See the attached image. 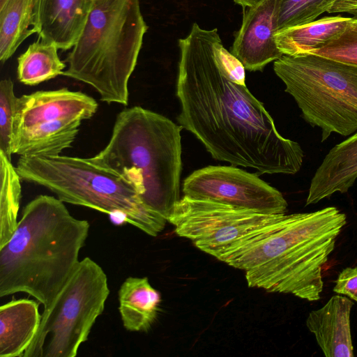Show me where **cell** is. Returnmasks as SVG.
<instances>
[{"mask_svg":"<svg viewBox=\"0 0 357 357\" xmlns=\"http://www.w3.org/2000/svg\"><path fill=\"white\" fill-rule=\"evenodd\" d=\"M219 36L217 29L194 23L189 34L178 40V122L215 160L259 174H296L304 157L301 146L278 132L264 104L245 85L222 73L214 54Z\"/></svg>","mask_w":357,"mask_h":357,"instance_id":"1","label":"cell"},{"mask_svg":"<svg viewBox=\"0 0 357 357\" xmlns=\"http://www.w3.org/2000/svg\"><path fill=\"white\" fill-rule=\"evenodd\" d=\"M347 223L335 206L309 213L282 214L246 234L216 257L245 271L250 287L320 299L321 271Z\"/></svg>","mask_w":357,"mask_h":357,"instance_id":"2","label":"cell"},{"mask_svg":"<svg viewBox=\"0 0 357 357\" xmlns=\"http://www.w3.org/2000/svg\"><path fill=\"white\" fill-rule=\"evenodd\" d=\"M63 203L40 195L24 207L14 233L0 247L1 297L24 292L47 308L75 271L90 225Z\"/></svg>","mask_w":357,"mask_h":357,"instance_id":"3","label":"cell"},{"mask_svg":"<svg viewBox=\"0 0 357 357\" xmlns=\"http://www.w3.org/2000/svg\"><path fill=\"white\" fill-rule=\"evenodd\" d=\"M183 128L140 106L118 114L111 137L91 163L119 175L167 220L179 201Z\"/></svg>","mask_w":357,"mask_h":357,"instance_id":"4","label":"cell"},{"mask_svg":"<svg viewBox=\"0 0 357 357\" xmlns=\"http://www.w3.org/2000/svg\"><path fill=\"white\" fill-rule=\"evenodd\" d=\"M139 0H91L62 75L86 83L102 102L128 104V82L147 31Z\"/></svg>","mask_w":357,"mask_h":357,"instance_id":"5","label":"cell"},{"mask_svg":"<svg viewBox=\"0 0 357 357\" xmlns=\"http://www.w3.org/2000/svg\"><path fill=\"white\" fill-rule=\"evenodd\" d=\"M20 178L43 186L64 203L108 214L113 222H126L156 236L167 220L149 209L123 178L86 158L66 155L20 156Z\"/></svg>","mask_w":357,"mask_h":357,"instance_id":"6","label":"cell"},{"mask_svg":"<svg viewBox=\"0 0 357 357\" xmlns=\"http://www.w3.org/2000/svg\"><path fill=\"white\" fill-rule=\"evenodd\" d=\"M273 69L303 119L321 129V142L357 130V67L305 53L283 54Z\"/></svg>","mask_w":357,"mask_h":357,"instance_id":"7","label":"cell"},{"mask_svg":"<svg viewBox=\"0 0 357 357\" xmlns=\"http://www.w3.org/2000/svg\"><path fill=\"white\" fill-rule=\"evenodd\" d=\"M109 294L103 269L89 257L77 268L48 307L23 357H75L88 340Z\"/></svg>","mask_w":357,"mask_h":357,"instance_id":"8","label":"cell"},{"mask_svg":"<svg viewBox=\"0 0 357 357\" xmlns=\"http://www.w3.org/2000/svg\"><path fill=\"white\" fill-rule=\"evenodd\" d=\"M281 215L183 196L167 222L174 225L177 235L190 239L200 250L216 258L236 241L275 222Z\"/></svg>","mask_w":357,"mask_h":357,"instance_id":"9","label":"cell"},{"mask_svg":"<svg viewBox=\"0 0 357 357\" xmlns=\"http://www.w3.org/2000/svg\"><path fill=\"white\" fill-rule=\"evenodd\" d=\"M184 196L269 214L285 213L282 193L235 166H208L195 171L183 184Z\"/></svg>","mask_w":357,"mask_h":357,"instance_id":"10","label":"cell"},{"mask_svg":"<svg viewBox=\"0 0 357 357\" xmlns=\"http://www.w3.org/2000/svg\"><path fill=\"white\" fill-rule=\"evenodd\" d=\"M98 107L92 97L67 88L23 95L17 100L13 132L59 120L82 121L91 118Z\"/></svg>","mask_w":357,"mask_h":357,"instance_id":"11","label":"cell"},{"mask_svg":"<svg viewBox=\"0 0 357 357\" xmlns=\"http://www.w3.org/2000/svg\"><path fill=\"white\" fill-rule=\"evenodd\" d=\"M274 5L275 0H263L248 7L234 39L231 53L250 71L262 70L283 55L275 39Z\"/></svg>","mask_w":357,"mask_h":357,"instance_id":"12","label":"cell"},{"mask_svg":"<svg viewBox=\"0 0 357 357\" xmlns=\"http://www.w3.org/2000/svg\"><path fill=\"white\" fill-rule=\"evenodd\" d=\"M91 0H35L33 30L41 40L68 50L84 27Z\"/></svg>","mask_w":357,"mask_h":357,"instance_id":"13","label":"cell"},{"mask_svg":"<svg viewBox=\"0 0 357 357\" xmlns=\"http://www.w3.org/2000/svg\"><path fill=\"white\" fill-rule=\"evenodd\" d=\"M354 303L333 296L321 308L311 311L306 326L326 357H354L350 314Z\"/></svg>","mask_w":357,"mask_h":357,"instance_id":"14","label":"cell"},{"mask_svg":"<svg viewBox=\"0 0 357 357\" xmlns=\"http://www.w3.org/2000/svg\"><path fill=\"white\" fill-rule=\"evenodd\" d=\"M357 179V132L333 147L316 170L306 205L316 204L333 193L347 192Z\"/></svg>","mask_w":357,"mask_h":357,"instance_id":"15","label":"cell"},{"mask_svg":"<svg viewBox=\"0 0 357 357\" xmlns=\"http://www.w3.org/2000/svg\"><path fill=\"white\" fill-rule=\"evenodd\" d=\"M41 319L38 303L9 301L0 307V357H23L36 335Z\"/></svg>","mask_w":357,"mask_h":357,"instance_id":"16","label":"cell"},{"mask_svg":"<svg viewBox=\"0 0 357 357\" xmlns=\"http://www.w3.org/2000/svg\"><path fill=\"white\" fill-rule=\"evenodd\" d=\"M81 121L59 120L40 124L13 132L12 154L20 156L58 155L70 148Z\"/></svg>","mask_w":357,"mask_h":357,"instance_id":"17","label":"cell"},{"mask_svg":"<svg viewBox=\"0 0 357 357\" xmlns=\"http://www.w3.org/2000/svg\"><path fill=\"white\" fill-rule=\"evenodd\" d=\"M118 296L119 310L124 328L131 332L149 331L157 317L161 296L148 278H126Z\"/></svg>","mask_w":357,"mask_h":357,"instance_id":"18","label":"cell"},{"mask_svg":"<svg viewBox=\"0 0 357 357\" xmlns=\"http://www.w3.org/2000/svg\"><path fill=\"white\" fill-rule=\"evenodd\" d=\"M351 19L341 15L325 17L285 29L275 33V42L284 55L310 53L329 43L344 29Z\"/></svg>","mask_w":357,"mask_h":357,"instance_id":"19","label":"cell"},{"mask_svg":"<svg viewBox=\"0 0 357 357\" xmlns=\"http://www.w3.org/2000/svg\"><path fill=\"white\" fill-rule=\"evenodd\" d=\"M35 0H6L0 6V61H6L35 33Z\"/></svg>","mask_w":357,"mask_h":357,"instance_id":"20","label":"cell"},{"mask_svg":"<svg viewBox=\"0 0 357 357\" xmlns=\"http://www.w3.org/2000/svg\"><path fill=\"white\" fill-rule=\"evenodd\" d=\"M58 47L40 38L31 44L18 58L17 78L28 86H35L63 74L66 64L59 57Z\"/></svg>","mask_w":357,"mask_h":357,"instance_id":"21","label":"cell"},{"mask_svg":"<svg viewBox=\"0 0 357 357\" xmlns=\"http://www.w3.org/2000/svg\"><path fill=\"white\" fill-rule=\"evenodd\" d=\"M21 180L11 160L0 153V247L9 241L18 223Z\"/></svg>","mask_w":357,"mask_h":357,"instance_id":"22","label":"cell"},{"mask_svg":"<svg viewBox=\"0 0 357 357\" xmlns=\"http://www.w3.org/2000/svg\"><path fill=\"white\" fill-rule=\"evenodd\" d=\"M337 0H275L276 31L313 22Z\"/></svg>","mask_w":357,"mask_h":357,"instance_id":"23","label":"cell"},{"mask_svg":"<svg viewBox=\"0 0 357 357\" xmlns=\"http://www.w3.org/2000/svg\"><path fill=\"white\" fill-rule=\"evenodd\" d=\"M357 67V18L324 47L310 52Z\"/></svg>","mask_w":357,"mask_h":357,"instance_id":"24","label":"cell"},{"mask_svg":"<svg viewBox=\"0 0 357 357\" xmlns=\"http://www.w3.org/2000/svg\"><path fill=\"white\" fill-rule=\"evenodd\" d=\"M17 98L10 79L0 82V153L11 160V141Z\"/></svg>","mask_w":357,"mask_h":357,"instance_id":"25","label":"cell"},{"mask_svg":"<svg viewBox=\"0 0 357 357\" xmlns=\"http://www.w3.org/2000/svg\"><path fill=\"white\" fill-rule=\"evenodd\" d=\"M214 54L222 73L231 82L245 85L244 66L231 52L224 47L220 36L215 43Z\"/></svg>","mask_w":357,"mask_h":357,"instance_id":"26","label":"cell"},{"mask_svg":"<svg viewBox=\"0 0 357 357\" xmlns=\"http://www.w3.org/2000/svg\"><path fill=\"white\" fill-rule=\"evenodd\" d=\"M333 291L357 302V267H347L338 275Z\"/></svg>","mask_w":357,"mask_h":357,"instance_id":"27","label":"cell"},{"mask_svg":"<svg viewBox=\"0 0 357 357\" xmlns=\"http://www.w3.org/2000/svg\"><path fill=\"white\" fill-rule=\"evenodd\" d=\"M356 6H357V0H337L328 13H340L342 9Z\"/></svg>","mask_w":357,"mask_h":357,"instance_id":"28","label":"cell"},{"mask_svg":"<svg viewBox=\"0 0 357 357\" xmlns=\"http://www.w3.org/2000/svg\"><path fill=\"white\" fill-rule=\"evenodd\" d=\"M235 3L239 4L243 8L255 6L261 2L263 0H234Z\"/></svg>","mask_w":357,"mask_h":357,"instance_id":"29","label":"cell"},{"mask_svg":"<svg viewBox=\"0 0 357 357\" xmlns=\"http://www.w3.org/2000/svg\"><path fill=\"white\" fill-rule=\"evenodd\" d=\"M340 13H347L352 15L354 17L357 18V6L345 8L342 9Z\"/></svg>","mask_w":357,"mask_h":357,"instance_id":"30","label":"cell"},{"mask_svg":"<svg viewBox=\"0 0 357 357\" xmlns=\"http://www.w3.org/2000/svg\"><path fill=\"white\" fill-rule=\"evenodd\" d=\"M6 0H0V6H1L2 4H3V3L6 1Z\"/></svg>","mask_w":357,"mask_h":357,"instance_id":"31","label":"cell"}]
</instances>
